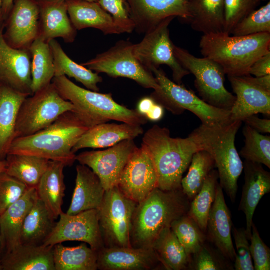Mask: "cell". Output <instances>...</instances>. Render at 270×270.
I'll list each match as a JSON object with an SVG mask.
<instances>
[{"label":"cell","instance_id":"obj_1","mask_svg":"<svg viewBox=\"0 0 270 270\" xmlns=\"http://www.w3.org/2000/svg\"><path fill=\"white\" fill-rule=\"evenodd\" d=\"M188 198L178 190H154L135 209L130 233L131 246L152 248L161 232L176 220L187 214Z\"/></svg>","mask_w":270,"mask_h":270},{"label":"cell","instance_id":"obj_2","mask_svg":"<svg viewBox=\"0 0 270 270\" xmlns=\"http://www.w3.org/2000/svg\"><path fill=\"white\" fill-rule=\"evenodd\" d=\"M88 129L72 111L68 112L44 129L14 138L8 154L36 156L72 166L76 156L72 148Z\"/></svg>","mask_w":270,"mask_h":270},{"label":"cell","instance_id":"obj_3","mask_svg":"<svg viewBox=\"0 0 270 270\" xmlns=\"http://www.w3.org/2000/svg\"><path fill=\"white\" fill-rule=\"evenodd\" d=\"M240 120L208 126L201 124L188 136L198 150L209 153L218 168L220 186L232 202L238 192V181L244 170L242 161L235 146L236 133L242 124Z\"/></svg>","mask_w":270,"mask_h":270},{"label":"cell","instance_id":"obj_4","mask_svg":"<svg viewBox=\"0 0 270 270\" xmlns=\"http://www.w3.org/2000/svg\"><path fill=\"white\" fill-rule=\"evenodd\" d=\"M142 146L153 162L158 188L164 191L181 188L183 174L198 151L191 138H172L168 128L154 125L144 134Z\"/></svg>","mask_w":270,"mask_h":270},{"label":"cell","instance_id":"obj_5","mask_svg":"<svg viewBox=\"0 0 270 270\" xmlns=\"http://www.w3.org/2000/svg\"><path fill=\"white\" fill-rule=\"evenodd\" d=\"M270 34L231 36L225 32L204 34L200 42L202 54L218 63L226 74L242 76L258 58L270 52Z\"/></svg>","mask_w":270,"mask_h":270},{"label":"cell","instance_id":"obj_6","mask_svg":"<svg viewBox=\"0 0 270 270\" xmlns=\"http://www.w3.org/2000/svg\"><path fill=\"white\" fill-rule=\"evenodd\" d=\"M52 82L60 96L72 104V112L88 128L110 120L140 126L148 122L137 110L115 102L111 94L84 89L64 76L54 77Z\"/></svg>","mask_w":270,"mask_h":270},{"label":"cell","instance_id":"obj_7","mask_svg":"<svg viewBox=\"0 0 270 270\" xmlns=\"http://www.w3.org/2000/svg\"><path fill=\"white\" fill-rule=\"evenodd\" d=\"M150 72L160 88L154 90L151 98L158 104L175 114L188 110L197 116L202 124L212 126L230 120V110L217 108L206 102L192 91L170 80L161 69Z\"/></svg>","mask_w":270,"mask_h":270},{"label":"cell","instance_id":"obj_8","mask_svg":"<svg viewBox=\"0 0 270 270\" xmlns=\"http://www.w3.org/2000/svg\"><path fill=\"white\" fill-rule=\"evenodd\" d=\"M73 108L72 104L60 96L52 82L26 97L22 102L16 120L15 138L30 136L44 129Z\"/></svg>","mask_w":270,"mask_h":270},{"label":"cell","instance_id":"obj_9","mask_svg":"<svg viewBox=\"0 0 270 270\" xmlns=\"http://www.w3.org/2000/svg\"><path fill=\"white\" fill-rule=\"evenodd\" d=\"M174 55L182 66L195 77L194 86L201 99L217 108L230 110L236 96L225 88V73L214 60L194 56L174 45Z\"/></svg>","mask_w":270,"mask_h":270},{"label":"cell","instance_id":"obj_10","mask_svg":"<svg viewBox=\"0 0 270 270\" xmlns=\"http://www.w3.org/2000/svg\"><path fill=\"white\" fill-rule=\"evenodd\" d=\"M138 203L116 186L106 191L98 210V222L104 248H129L133 215Z\"/></svg>","mask_w":270,"mask_h":270},{"label":"cell","instance_id":"obj_11","mask_svg":"<svg viewBox=\"0 0 270 270\" xmlns=\"http://www.w3.org/2000/svg\"><path fill=\"white\" fill-rule=\"evenodd\" d=\"M134 46L128 40L118 41L107 51L81 64L97 74L104 73L114 78H128L144 88L159 89L153 74L134 55Z\"/></svg>","mask_w":270,"mask_h":270},{"label":"cell","instance_id":"obj_12","mask_svg":"<svg viewBox=\"0 0 270 270\" xmlns=\"http://www.w3.org/2000/svg\"><path fill=\"white\" fill-rule=\"evenodd\" d=\"M174 18H169L150 32L145 34L143 40L134 44V54L139 62L148 70L159 68L166 65L172 72L174 82L182 84V78L190 74L176 58L174 44L170 36L168 26Z\"/></svg>","mask_w":270,"mask_h":270},{"label":"cell","instance_id":"obj_13","mask_svg":"<svg viewBox=\"0 0 270 270\" xmlns=\"http://www.w3.org/2000/svg\"><path fill=\"white\" fill-rule=\"evenodd\" d=\"M60 220L44 246H54L68 241L88 244L98 252L104 248L98 222V210H91L72 216L62 212Z\"/></svg>","mask_w":270,"mask_h":270},{"label":"cell","instance_id":"obj_14","mask_svg":"<svg viewBox=\"0 0 270 270\" xmlns=\"http://www.w3.org/2000/svg\"><path fill=\"white\" fill-rule=\"evenodd\" d=\"M136 147L134 140H124L104 150L82 152L76 156V160L90 168L100 178L106 191L117 186L122 173Z\"/></svg>","mask_w":270,"mask_h":270},{"label":"cell","instance_id":"obj_15","mask_svg":"<svg viewBox=\"0 0 270 270\" xmlns=\"http://www.w3.org/2000/svg\"><path fill=\"white\" fill-rule=\"evenodd\" d=\"M156 172L152 159L142 146L131 154L117 186L128 198L139 203L158 188Z\"/></svg>","mask_w":270,"mask_h":270},{"label":"cell","instance_id":"obj_16","mask_svg":"<svg viewBox=\"0 0 270 270\" xmlns=\"http://www.w3.org/2000/svg\"><path fill=\"white\" fill-rule=\"evenodd\" d=\"M135 30L146 34L169 18L190 22L191 0H126Z\"/></svg>","mask_w":270,"mask_h":270},{"label":"cell","instance_id":"obj_17","mask_svg":"<svg viewBox=\"0 0 270 270\" xmlns=\"http://www.w3.org/2000/svg\"><path fill=\"white\" fill-rule=\"evenodd\" d=\"M40 8L36 0H14L4 21L6 42L18 50H29L39 34Z\"/></svg>","mask_w":270,"mask_h":270},{"label":"cell","instance_id":"obj_18","mask_svg":"<svg viewBox=\"0 0 270 270\" xmlns=\"http://www.w3.org/2000/svg\"><path fill=\"white\" fill-rule=\"evenodd\" d=\"M3 32L0 31V84L32 96L30 52L10 46Z\"/></svg>","mask_w":270,"mask_h":270},{"label":"cell","instance_id":"obj_19","mask_svg":"<svg viewBox=\"0 0 270 270\" xmlns=\"http://www.w3.org/2000/svg\"><path fill=\"white\" fill-rule=\"evenodd\" d=\"M228 78L236 94L230 110V120L243 122L246 118L260 113L270 115V90L254 82L250 75L228 76Z\"/></svg>","mask_w":270,"mask_h":270},{"label":"cell","instance_id":"obj_20","mask_svg":"<svg viewBox=\"0 0 270 270\" xmlns=\"http://www.w3.org/2000/svg\"><path fill=\"white\" fill-rule=\"evenodd\" d=\"M37 2L40 8L38 38L48 42L56 38H62L66 43L74 42L77 30L70 18L66 1L40 0Z\"/></svg>","mask_w":270,"mask_h":270},{"label":"cell","instance_id":"obj_21","mask_svg":"<svg viewBox=\"0 0 270 270\" xmlns=\"http://www.w3.org/2000/svg\"><path fill=\"white\" fill-rule=\"evenodd\" d=\"M160 264L152 248H104L98 252L100 270H150Z\"/></svg>","mask_w":270,"mask_h":270},{"label":"cell","instance_id":"obj_22","mask_svg":"<svg viewBox=\"0 0 270 270\" xmlns=\"http://www.w3.org/2000/svg\"><path fill=\"white\" fill-rule=\"evenodd\" d=\"M244 184L238 210L246 215V232L250 240L256 208L262 197L270 192V174L262 164L246 160L244 164Z\"/></svg>","mask_w":270,"mask_h":270},{"label":"cell","instance_id":"obj_23","mask_svg":"<svg viewBox=\"0 0 270 270\" xmlns=\"http://www.w3.org/2000/svg\"><path fill=\"white\" fill-rule=\"evenodd\" d=\"M232 222L223 189L218 183L216 196L210 209L207 225L209 238L220 254L234 262L236 251L232 240Z\"/></svg>","mask_w":270,"mask_h":270},{"label":"cell","instance_id":"obj_24","mask_svg":"<svg viewBox=\"0 0 270 270\" xmlns=\"http://www.w3.org/2000/svg\"><path fill=\"white\" fill-rule=\"evenodd\" d=\"M37 198L36 188H29L20 199L0 215V257L20 244V234L24 219Z\"/></svg>","mask_w":270,"mask_h":270},{"label":"cell","instance_id":"obj_25","mask_svg":"<svg viewBox=\"0 0 270 270\" xmlns=\"http://www.w3.org/2000/svg\"><path fill=\"white\" fill-rule=\"evenodd\" d=\"M140 126L122 122L121 124L104 123L88 128L72 148L76 154L84 148H102L112 146L128 140H134L142 134Z\"/></svg>","mask_w":270,"mask_h":270},{"label":"cell","instance_id":"obj_26","mask_svg":"<svg viewBox=\"0 0 270 270\" xmlns=\"http://www.w3.org/2000/svg\"><path fill=\"white\" fill-rule=\"evenodd\" d=\"M76 170V186L66 212L72 216L88 210H98L106 192L100 178L90 168L80 164Z\"/></svg>","mask_w":270,"mask_h":270},{"label":"cell","instance_id":"obj_27","mask_svg":"<svg viewBox=\"0 0 270 270\" xmlns=\"http://www.w3.org/2000/svg\"><path fill=\"white\" fill-rule=\"evenodd\" d=\"M66 2L70 18L77 30L94 28L106 35L122 34L112 16L98 2L70 0Z\"/></svg>","mask_w":270,"mask_h":270},{"label":"cell","instance_id":"obj_28","mask_svg":"<svg viewBox=\"0 0 270 270\" xmlns=\"http://www.w3.org/2000/svg\"><path fill=\"white\" fill-rule=\"evenodd\" d=\"M53 246L20 244L0 258L2 270H55Z\"/></svg>","mask_w":270,"mask_h":270},{"label":"cell","instance_id":"obj_29","mask_svg":"<svg viewBox=\"0 0 270 270\" xmlns=\"http://www.w3.org/2000/svg\"><path fill=\"white\" fill-rule=\"evenodd\" d=\"M28 96L0 84V159L6 160L15 138L20 108Z\"/></svg>","mask_w":270,"mask_h":270},{"label":"cell","instance_id":"obj_30","mask_svg":"<svg viewBox=\"0 0 270 270\" xmlns=\"http://www.w3.org/2000/svg\"><path fill=\"white\" fill-rule=\"evenodd\" d=\"M62 162L50 160L48 167L36 188L38 198L57 220L62 212L66 185Z\"/></svg>","mask_w":270,"mask_h":270},{"label":"cell","instance_id":"obj_31","mask_svg":"<svg viewBox=\"0 0 270 270\" xmlns=\"http://www.w3.org/2000/svg\"><path fill=\"white\" fill-rule=\"evenodd\" d=\"M56 220L38 198L24 219L20 234V244L44 245L56 225Z\"/></svg>","mask_w":270,"mask_h":270},{"label":"cell","instance_id":"obj_32","mask_svg":"<svg viewBox=\"0 0 270 270\" xmlns=\"http://www.w3.org/2000/svg\"><path fill=\"white\" fill-rule=\"evenodd\" d=\"M190 23L204 34L224 32V0H191Z\"/></svg>","mask_w":270,"mask_h":270},{"label":"cell","instance_id":"obj_33","mask_svg":"<svg viewBox=\"0 0 270 270\" xmlns=\"http://www.w3.org/2000/svg\"><path fill=\"white\" fill-rule=\"evenodd\" d=\"M49 44L54 57V77L68 76L82 84L88 90L99 92L98 84L102 82L103 80L98 74L72 60L56 39Z\"/></svg>","mask_w":270,"mask_h":270},{"label":"cell","instance_id":"obj_34","mask_svg":"<svg viewBox=\"0 0 270 270\" xmlns=\"http://www.w3.org/2000/svg\"><path fill=\"white\" fill-rule=\"evenodd\" d=\"M160 263L168 270H184L190 268L192 257L172 230H164L152 244Z\"/></svg>","mask_w":270,"mask_h":270},{"label":"cell","instance_id":"obj_35","mask_svg":"<svg viewBox=\"0 0 270 270\" xmlns=\"http://www.w3.org/2000/svg\"><path fill=\"white\" fill-rule=\"evenodd\" d=\"M32 89L33 94L52 84L54 60L49 42L38 38L30 46Z\"/></svg>","mask_w":270,"mask_h":270},{"label":"cell","instance_id":"obj_36","mask_svg":"<svg viewBox=\"0 0 270 270\" xmlns=\"http://www.w3.org/2000/svg\"><path fill=\"white\" fill-rule=\"evenodd\" d=\"M53 258L55 270H98V252L84 242L74 247L55 244Z\"/></svg>","mask_w":270,"mask_h":270},{"label":"cell","instance_id":"obj_37","mask_svg":"<svg viewBox=\"0 0 270 270\" xmlns=\"http://www.w3.org/2000/svg\"><path fill=\"white\" fill-rule=\"evenodd\" d=\"M6 172L24 184L28 188H36L46 171L50 160L36 156L9 154Z\"/></svg>","mask_w":270,"mask_h":270},{"label":"cell","instance_id":"obj_38","mask_svg":"<svg viewBox=\"0 0 270 270\" xmlns=\"http://www.w3.org/2000/svg\"><path fill=\"white\" fill-rule=\"evenodd\" d=\"M189 167L187 175L182 180L181 188L188 199L193 200L215 167V164L209 153L200 150L194 154Z\"/></svg>","mask_w":270,"mask_h":270},{"label":"cell","instance_id":"obj_39","mask_svg":"<svg viewBox=\"0 0 270 270\" xmlns=\"http://www.w3.org/2000/svg\"><path fill=\"white\" fill-rule=\"evenodd\" d=\"M218 179V171L213 170L206 177L200 192L193 198L186 214L202 231L207 230L208 216L215 199Z\"/></svg>","mask_w":270,"mask_h":270},{"label":"cell","instance_id":"obj_40","mask_svg":"<svg viewBox=\"0 0 270 270\" xmlns=\"http://www.w3.org/2000/svg\"><path fill=\"white\" fill-rule=\"evenodd\" d=\"M242 132L245 144L240 154L246 161L270 168V136L262 134L246 124Z\"/></svg>","mask_w":270,"mask_h":270},{"label":"cell","instance_id":"obj_41","mask_svg":"<svg viewBox=\"0 0 270 270\" xmlns=\"http://www.w3.org/2000/svg\"><path fill=\"white\" fill-rule=\"evenodd\" d=\"M170 228L191 257L204 244L203 231L187 214L174 220L172 223Z\"/></svg>","mask_w":270,"mask_h":270},{"label":"cell","instance_id":"obj_42","mask_svg":"<svg viewBox=\"0 0 270 270\" xmlns=\"http://www.w3.org/2000/svg\"><path fill=\"white\" fill-rule=\"evenodd\" d=\"M262 33L270 34V2L258 10H254L240 21L230 34L241 36Z\"/></svg>","mask_w":270,"mask_h":270},{"label":"cell","instance_id":"obj_43","mask_svg":"<svg viewBox=\"0 0 270 270\" xmlns=\"http://www.w3.org/2000/svg\"><path fill=\"white\" fill-rule=\"evenodd\" d=\"M98 2L112 16L122 34H130L135 30L126 0H98Z\"/></svg>","mask_w":270,"mask_h":270},{"label":"cell","instance_id":"obj_44","mask_svg":"<svg viewBox=\"0 0 270 270\" xmlns=\"http://www.w3.org/2000/svg\"><path fill=\"white\" fill-rule=\"evenodd\" d=\"M262 0H224V32L230 34L235 26L255 10Z\"/></svg>","mask_w":270,"mask_h":270},{"label":"cell","instance_id":"obj_45","mask_svg":"<svg viewBox=\"0 0 270 270\" xmlns=\"http://www.w3.org/2000/svg\"><path fill=\"white\" fill-rule=\"evenodd\" d=\"M29 188L6 172L0 174V215L20 199Z\"/></svg>","mask_w":270,"mask_h":270},{"label":"cell","instance_id":"obj_46","mask_svg":"<svg viewBox=\"0 0 270 270\" xmlns=\"http://www.w3.org/2000/svg\"><path fill=\"white\" fill-rule=\"evenodd\" d=\"M233 236L236 246V256L234 268L236 270H254V266L250 252V244L246 229L232 228Z\"/></svg>","mask_w":270,"mask_h":270},{"label":"cell","instance_id":"obj_47","mask_svg":"<svg viewBox=\"0 0 270 270\" xmlns=\"http://www.w3.org/2000/svg\"><path fill=\"white\" fill-rule=\"evenodd\" d=\"M250 252L254 260V270H270V250L260 236L258 229L252 223L250 238Z\"/></svg>","mask_w":270,"mask_h":270},{"label":"cell","instance_id":"obj_48","mask_svg":"<svg viewBox=\"0 0 270 270\" xmlns=\"http://www.w3.org/2000/svg\"><path fill=\"white\" fill-rule=\"evenodd\" d=\"M190 268L196 270H219L225 269V266L220 260L216 253L204 244L200 248L193 254Z\"/></svg>","mask_w":270,"mask_h":270},{"label":"cell","instance_id":"obj_49","mask_svg":"<svg viewBox=\"0 0 270 270\" xmlns=\"http://www.w3.org/2000/svg\"><path fill=\"white\" fill-rule=\"evenodd\" d=\"M249 74L261 77L270 74V52L258 58L250 67Z\"/></svg>","mask_w":270,"mask_h":270},{"label":"cell","instance_id":"obj_50","mask_svg":"<svg viewBox=\"0 0 270 270\" xmlns=\"http://www.w3.org/2000/svg\"><path fill=\"white\" fill-rule=\"evenodd\" d=\"M243 122L260 133L270 132V120L261 119L255 115H252L245 118Z\"/></svg>","mask_w":270,"mask_h":270},{"label":"cell","instance_id":"obj_51","mask_svg":"<svg viewBox=\"0 0 270 270\" xmlns=\"http://www.w3.org/2000/svg\"><path fill=\"white\" fill-rule=\"evenodd\" d=\"M156 102L152 98H146L140 100L138 104L137 111L146 117Z\"/></svg>","mask_w":270,"mask_h":270},{"label":"cell","instance_id":"obj_52","mask_svg":"<svg viewBox=\"0 0 270 270\" xmlns=\"http://www.w3.org/2000/svg\"><path fill=\"white\" fill-rule=\"evenodd\" d=\"M164 114V107L156 102L150 112L146 115L147 120L156 122L162 118Z\"/></svg>","mask_w":270,"mask_h":270},{"label":"cell","instance_id":"obj_53","mask_svg":"<svg viewBox=\"0 0 270 270\" xmlns=\"http://www.w3.org/2000/svg\"><path fill=\"white\" fill-rule=\"evenodd\" d=\"M14 1V0H2V10L4 21L12 8Z\"/></svg>","mask_w":270,"mask_h":270},{"label":"cell","instance_id":"obj_54","mask_svg":"<svg viewBox=\"0 0 270 270\" xmlns=\"http://www.w3.org/2000/svg\"><path fill=\"white\" fill-rule=\"evenodd\" d=\"M2 0H0V31H4V20L3 18L2 10Z\"/></svg>","mask_w":270,"mask_h":270},{"label":"cell","instance_id":"obj_55","mask_svg":"<svg viewBox=\"0 0 270 270\" xmlns=\"http://www.w3.org/2000/svg\"><path fill=\"white\" fill-rule=\"evenodd\" d=\"M6 169V161L0 159V174L5 172Z\"/></svg>","mask_w":270,"mask_h":270},{"label":"cell","instance_id":"obj_56","mask_svg":"<svg viewBox=\"0 0 270 270\" xmlns=\"http://www.w3.org/2000/svg\"><path fill=\"white\" fill-rule=\"evenodd\" d=\"M1 252H2V234H1V230L0 226V257L1 256Z\"/></svg>","mask_w":270,"mask_h":270},{"label":"cell","instance_id":"obj_57","mask_svg":"<svg viewBox=\"0 0 270 270\" xmlns=\"http://www.w3.org/2000/svg\"><path fill=\"white\" fill-rule=\"evenodd\" d=\"M36 0L38 1V0ZM62 0L68 1L70 0ZM85 0V1L90 2H98V0Z\"/></svg>","mask_w":270,"mask_h":270}]
</instances>
